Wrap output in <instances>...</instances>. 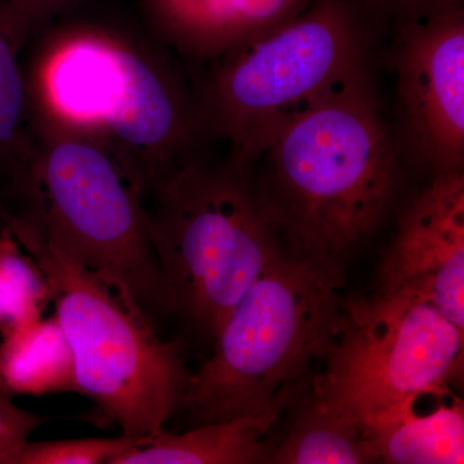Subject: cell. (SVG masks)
Returning a JSON list of instances; mask_svg holds the SVG:
<instances>
[{"instance_id": "6da1fadb", "label": "cell", "mask_w": 464, "mask_h": 464, "mask_svg": "<svg viewBox=\"0 0 464 464\" xmlns=\"http://www.w3.org/2000/svg\"><path fill=\"white\" fill-rule=\"evenodd\" d=\"M25 72L32 128L108 150L146 194L199 154L206 132L176 69L154 45L94 24L52 30Z\"/></svg>"}, {"instance_id": "7a4b0ae2", "label": "cell", "mask_w": 464, "mask_h": 464, "mask_svg": "<svg viewBox=\"0 0 464 464\" xmlns=\"http://www.w3.org/2000/svg\"><path fill=\"white\" fill-rule=\"evenodd\" d=\"M368 65L277 134L252 173L284 246L337 266L386 212L398 145L378 109Z\"/></svg>"}, {"instance_id": "3957f363", "label": "cell", "mask_w": 464, "mask_h": 464, "mask_svg": "<svg viewBox=\"0 0 464 464\" xmlns=\"http://www.w3.org/2000/svg\"><path fill=\"white\" fill-rule=\"evenodd\" d=\"M337 266L285 248L253 284L188 375L179 411L191 422L277 415L310 366L331 353L343 298Z\"/></svg>"}, {"instance_id": "277c9868", "label": "cell", "mask_w": 464, "mask_h": 464, "mask_svg": "<svg viewBox=\"0 0 464 464\" xmlns=\"http://www.w3.org/2000/svg\"><path fill=\"white\" fill-rule=\"evenodd\" d=\"M0 225L42 268L75 357L79 393L93 400L125 438L166 430L188 381L179 346L128 290L103 279L45 239L0 201Z\"/></svg>"}, {"instance_id": "5b68a950", "label": "cell", "mask_w": 464, "mask_h": 464, "mask_svg": "<svg viewBox=\"0 0 464 464\" xmlns=\"http://www.w3.org/2000/svg\"><path fill=\"white\" fill-rule=\"evenodd\" d=\"M150 237L181 314L216 340L234 308L283 255L250 168L198 154L146 194Z\"/></svg>"}, {"instance_id": "8992f818", "label": "cell", "mask_w": 464, "mask_h": 464, "mask_svg": "<svg viewBox=\"0 0 464 464\" xmlns=\"http://www.w3.org/2000/svg\"><path fill=\"white\" fill-rule=\"evenodd\" d=\"M29 158L5 197L45 239L128 290L150 316L173 313L150 237L141 183L99 143L32 128ZM0 199V200H2Z\"/></svg>"}, {"instance_id": "52a82bcc", "label": "cell", "mask_w": 464, "mask_h": 464, "mask_svg": "<svg viewBox=\"0 0 464 464\" xmlns=\"http://www.w3.org/2000/svg\"><path fill=\"white\" fill-rule=\"evenodd\" d=\"M365 9L313 0L289 23L213 58L198 101L206 132L250 168L284 128L368 65Z\"/></svg>"}, {"instance_id": "ba28073f", "label": "cell", "mask_w": 464, "mask_h": 464, "mask_svg": "<svg viewBox=\"0 0 464 464\" xmlns=\"http://www.w3.org/2000/svg\"><path fill=\"white\" fill-rule=\"evenodd\" d=\"M463 351L464 332L413 293L343 299L311 408L357 426L415 392L450 386L462 373Z\"/></svg>"}, {"instance_id": "9c48e42d", "label": "cell", "mask_w": 464, "mask_h": 464, "mask_svg": "<svg viewBox=\"0 0 464 464\" xmlns=\"http://www.w3.org/2000/svg\"><path fill=\"white\" fill-rule=\"evenodd\" d=\"M401 24L393 67L406 145L435 174L463 170L462 0Z\"/></svg>"}, {"instance_id": "30bf717a", "label": "cell", "mask_w": 464, "mask_h": 464, "mask_svg": "<svg viewBox=\"0 0 464 464\" xmlns=\"http://www.w3.org/2000/svg\"><path fill=\"white\" fill-rule=\"evenodd\" d=\"M383 290H406L464 332V174L438 173L402 213L381 271Z\"/></svg>"}, {"instance_id": "8fae6325", "label": "cell", "mask_w": 464, "mask_h": 464, "mask_svg": "<svg viewBox=\"0 0 464 464\" xmlns=\"http://www.w3.org/2000/svg\"><path fill=\"white\" fill-rule=\"evenodd\" d=\"M311 0H148L167 44L213 60L298 16Z\"/></svg>"}, {"instance_id": "7c38bea8", "label": "cell", "mask_w": 464, "mask_h": 464, "mask_svg": "<svg viewBox=\"0 0 464 464\" xmlns=\"http://www.w3.org/2000/svg\"><path fill=\"white\" fill-rule=\"evenodd\" d=\"M449 387L420 391L357 423L374 462H464L463 402Z\"/></svg>"}, {"instance_id": "4fadbf2b", "label": "cell", "mask_w": 464, "mask_h": 464, "mask_svg": "<svg viewBox=\"0 0 464 464\" xmlns=\"http://www.w3.org/2000/svg\"><path fill=\"white\" fill-rule=\"evenodd\" d=\"M277 415L199 424L182 433L163 430L140 440L112 464H246L264 460L265 440Z\"/></svg>"}, {"instance_id": "5bb4252c", "label": "cell", "mask_w": 464, "mask_h": 464, "mask_svg": "<svg viewBox=\"0 0 464 464\" xmlns=\"http://www.w3.org/2000/svg\"><path fill=\"white\" fill-rule=\"evenodd\" d=\"M0 389L14 398L79 393L74 353L56 315L2 337Z\"/></svg>"}, {"instance_id": "9a60e30c", "label": "cell", "mask_w": 464, "mask_h": 464, "mask_svg": "<svg viewBox=\"0 0 464 464\" xmlns=\"http://www.w3.org/2000/svg\"><path fill=\"white\" fill-rule=\"evenodd\" d=\"M26 41L0 0V198L7 192L33 146L29 97L20 53Z\"/></svg>"}, {"instance_id": "2e32d148", "label": "cell", "mask_w": 464, "mask_h": 464, "mask_svg": "<svg viewBox=\"0 0 464 464\" xmlns=\"http://www.w3.org/2000/svg\"><path fill=\"white\" fill-rule=\"evenodd\" d=\"M273 462L359 464L374 462L356 424L308 408L292 432L275 449Z\"/></svg>"}, {"instance_id": "e0dca14e", "label": "cell", "mask_w": 464, "mask_h": 464, "mask_svg": "<svg viewBox=\"0 0 464 464\" xmlns=\"http://www.w3.org/2000/svg\"><path fill=\"white\" fill-rule=\"evenodd\" d=\"M51 302L42 268L0 225V338L42 319Z\"/></svg>"}, {"instance_id": "ac0fdd59", "label": "cell", "mask_w": 464, "mask_h": 464, "mask_svg": "<svg viewBox=\"0 0 464 464\" xmlns=\"http://www.w3.org/2000/svg\"><path fill=\"white\" fill-rule=\"evenodd\" d=\"M130 438L26 441L7 464H112L139 442Z\"/></svg>"}, {"instance_id": "d6986e66", "label": "cell", "mask_w": 464, "mask_h": 464, "mask_svg": "<svg viewBox=\"0 0 464 464\" xmlns=\"http://www.w3.org/2000/svg\"><path fill=\"white\" fill-rule=\"evenodd\" d=\"M48 420L44 415L20 408L14 404V396L0 389V464H7L9 456Z\"/></svg>"}, {"instance_id": "ffe728a7", "label": "cell", "mask_w": 464, "mask_h": 464, "mask_svg": "<svg viewBox=\"0 0 464 464\" xmlns=\"http://www.w3.org/2000/svg\"><path fill=\"white\" fill-rule=\"evenodd\" d=\"M72 0H7L9 14L26 43L43 24L69 5Z\"/></svg>"}, {"instance_id": "44dd1931", "label": "cell", "mask_w": 464, "mask_h": 464, "mask_svg": "<svg viewBox=\"0 0 464 464\" xmlns=\"http://www.w3.org/2000/svg\"><path fill=\"white\" fill-rule=\"evenodd\" d=\"M368 2L374 7L395 14L401 18V21H406L423 16L460 0H368Z\"/></svg>"}]
</instances>
